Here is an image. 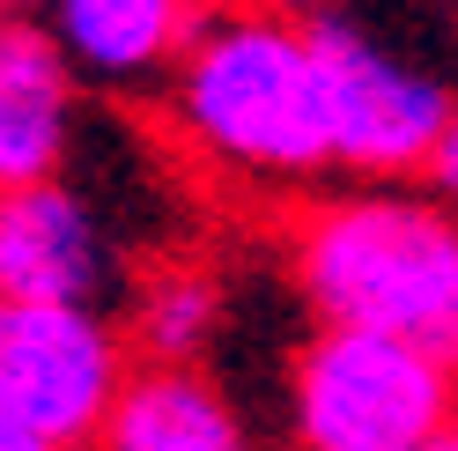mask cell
Instances as JSON below:
<instances>
[{
    "mask_svg": "<svg viewBox=\"0 0 458 451\" xmlns=\"http://www.w3.org/2000/svg\"><path fill=\"white\" fill-rule=\"evenodd\" d=\"M289 274L340 333L399 341L458 378V215L414 192H348L296 222Z\"/></svg>",
    "mask_w": 458,
    "mask_h": 451,
    "instance_id": "1",
    "label": "cell"
},
{
    "mask_svg": "<svg viewBox=\"0 0 458 451\" xmlns=\"http://www.w3.org/2000/svg\"><path fill=\"white\" fill-rule=\"evenodd\" d=\"M170 104L199 149L244 178H310L333 163L326 81L310 30L289 15H199Z\"/></svg>",
    "mask_w": 458,
    "mask_h": 451,
    "instance_id": "2",
    "label": "cell"
},
{
    "mask_svg": "<svg viewBox=\"0 0 458 451\" xmlns=\"http://www.w3.org/2000/svg\"><path fill=\"white\" fill-rule=\"evenodd\" d=\"M296 451H428L458 430V378L369 333L318 326L289 370Z\"/></svg>",
    "mask_w": 458,
    "mask_h": 451,
    "instance_id": "3",
    "label": "cell"
},
{
    "mask_svg": "<svg viewBox=\"0 0 458 451\" xmlns=\"http://www.w3.org/2000/svg\"><path fill=\"white\" fill-rule=\"evenodd\" d=\"M303 30H310V60H318V81H326L333 163H348L362 178L428 171V156H437V140L458 111L444 74L399 60L355 15H310Z\"/></svg>",
    "mask_w": 458,
    "mask_h": 451,
    "instance_id": "4",
    "label": "cell"
},
{
    "mask_svg": "<svg viewBox=\"0 0 458 451\" xmlns=\"http://www.w3.org/2000/svg\"><path fill=\"white\" fill-rule=\"evenodd\" d=\"M126 385V333L104 311L0 296V414H15L60 451H89L104 444Z\"/></svg>",
    "mask_w": 458,
    "mask_h": 451,
    "instance_id": "5",
    "label": "cell"
},
{
    "mask_svg": "<svg viewBox=\"0 0 458 451\" xmlns=\"http://www.w3.org/2000/svg\"><path fill=\"white\" fill-rule=\"evenodd\" d=\"M111 281H119V251L74 185L52 178L30 192H0V296L8 303L97 311Z\"/></svg>",
    "mask_w": 458,
    "mask_h": 451,
    "instance_id": "6",
    "label": "cell"
},
{
    "mask_svg": "<svg viewBox=\"0 0 458 451\" xmlns=\"http://www.w3.org/2000/svg\"><path fill=\"white\" fill-rule=\"evenodd\" d=\"M74 140V67L52 22L0 15V192L52 185Z\"/></svg>",
    "mask_w": 458,
    "mask_h": 451,
    "instance_id": "7",
    "label": "cell"
},
{
    "mask_svg": "<svg viewBox=\"0 0 458 451\" xmlns=\"http://www.w3.org/2000/svg\"><path fill=\"white\" fill-rule=\"evenodd\" d=\"M199 15L178 0H67L52 15L67 67H89L104 81H140V74H178Z\"/></svg>",
    "mask_w": 458,
    "mask_h": 451,
    "instance_id": "8",
    "label": "cell"
},
{
    "mask_svg": "<svg viewBox=\"0 0 458 451\" xmlns=\"http://www.w3.org/2000/svg\"><path fill=\"white\" fill-rule=\"evenodd\" d=\"M97 451H251L237 407L199 370H148L140 362Z\"/></svg>",
    "mask_w": 458,
    "mask_h": 451,
    "instance_id": "9",
    "label": "cell"
},
{
    "mask_svg": "<svg viewBox=\"0 0 458 451\" xmlns=\"http://www.w3.org/2000/svg\"><path fill=\"white\" fill-rule=\"evenodd\" d=\"M215 326H222V289L199 267H156L133 289V348L148 355V370H192Z\"/></svg>",
    "mask_w": 458,
    "mask_h": 451,
    "instance_id": "10",
    "label": "cell"
},
{
    "mask_svg": "<svg viewBox=\"0 0 458 451\" xmlns=\"http://www.w3.org/2000/svg\"><path fill=\"white\" fill-rule=\"evenodd\" d=\"M428 185H437L444 208L458 215V111H451V126H444V140H437V156H428Z\"/></svg>",
    "mask_w": 458,
    "mask_h": 451,
    "instance_id": "11",
    "label": "cell"
},
{
    "mask_svg": "<svg viewBox=\"0 0 458 451\" xmlns=\"http://www.w3.org/2000/svg\"><path fill=\"white\" fill-rule=\"evenodd\" d=\"M0 451H60V444H45L38 430H22L15 414H0Z\"/></svg>",
    "mask_w": 458,
    "mask_h": 451,
    "instance_id": "12",
    "label": "cell"
},
{
    "mask_svg": "<svg viewBox=\"0 0 458 451\" xmlns=\"http://www.w3.org/2000/svg\"><path fill=\"white\" fill-rule=\"evenodd\" d=\"M428 451H458V430H451V437H437V444H428Z\"/></svg>",
    "mask_w": 458,
    "mask_h": 451,
    "instance_id": "13",
    "label": "cell"
}]
</instances>
